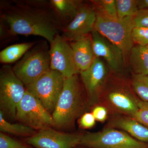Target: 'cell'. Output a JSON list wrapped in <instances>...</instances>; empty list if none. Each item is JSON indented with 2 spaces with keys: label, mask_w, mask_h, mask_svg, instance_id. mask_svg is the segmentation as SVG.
<instances>
[{
  "label": "cell",
  "mask_w": 148,
  "mask_h": 148,
  "mask_svg": "<svg viewBox=\"0 0 148 148\" xmlns=\"http://www.w3.org/2000/svg\"><path fill=\"white\" fill-rule=\"evenodd\" d=\"M82 135L65 133L51 127L38 130L26 139L29 145L37 148H74L79 145Z\"/></svg>",
  "instance_id": "10"
},
{
  "label": "cell",
  "mask_w": 148,
  "mask_h": 148,
  "mask_svg": "<svg viewBox=\"0 0 148 148\" xmlns=\"http://www.w3.org/2000/svg\"><path fill=\"white\" fill-rule=\"evenodd\" d=\"M132 86L135 92L142 101L148 102V76L134 75Z\"/></svg>",
  "instance_id": "22"
},
{
  "label": "cell",
  "mask_w": 148,
  "mask_h": 148,
  "mask_svg": "<svg viewBox=\"0 0 148 148\" xmlns=\"http://www.w3.org/2000/svg\"><path fill=\"white\" fill-rule=\"evenodd\" d=\"M14 37L11 33L8 27L0 20V39L1 42H5L10 38Z\"/></svg>",
  "instance_id": "29"
},
{
  "label": "cell",
  "mask_w": 148,
  "mask_h": 148,
  "mask_svg": "<svg viewBox=\"0 0 148 148\" xmlns=\"http://www.w3.org/2000/svg\"><path fill=\"white\" fill-rule=\"evenodd\" d=\"M119 18L133 17L139 10L138 0H116Z\"/></svg>",
  "instance_id": "21"
},
{
  "label": "cell",
  "mask_w": 148,
  "mask_h": 148,
  "mask_svg": "<svg viewBox=\"0 0 148 148\" xmlns=\"http://www.w3.org/2000/svg\"><path fill=\"white\" fill-rule=\"evenodd\" d=\"M92 113L96 120L101 122L104 121L107 118L108 115L107 110L102 106L95 107L92 110Z\"/></svg>",
  "instance_id": "30"
},
{
  "label": "cell",
  "mask_w": 148,
  "mask_h": 148,
  "mask_svg": "<svg viewBox=\"0 0 148 148\" xmlns=\"http://www.w3.org/2000/svg\"><path fill=\"white\" fill-rule=\"evenodd\" d=\"M91 2L95 9L111 17L118 18L116 0H94Z\"/></svg>",
  "instance_id": "23"
},
{
  "label": "cell",
  "mask_w": 148,
  "mask_h": 148,
  "mask_svg": "<svg viewBox=\"0 0 148 148\" xmlns=\"http://www.w3.org/2000/svg\"><path fill=\"white\" fill-rule=\"evenodd\" d=\"M0 3V20L14 36H39L50 44L64 29L49 1L11 0Z\"/></svg>",
  "instance_id": "1"
},
{
  "label": "cell",
  "mask_w": 148,
  "mask_h": 148,
  "mask_svg": "<svg viewBox=\"0 0 148 148\" xmlns=\"http://www.w3.org/2000/svg\"><path fill=\"white\" fill-rule=\"evenodd\" d=\"M16 120L35 130L54 126L52 114L34 95L27 89L17 107Z\"/></svg>",
  "instance_id": "7"
},
{
  "label": "cell",
  "mask_w": 148,
  "mask_h": 148,
  "mask_svg": "<svg viewBox=\"0 0 148 148\" xmlns=\"http://www.w3.org/2000/svg\"><path fill=\"white\" fill-rule=\"evenodd\" d=\"M49 44L51 70L59 72L66 78L79 74L69 41L58 34Z\"/></svg>",
  "instance_id": "9"
},
{
  "label": "cell",
  "mask_w": 148,
  "mask_h": 148,
  "mask_svg": "<svg viewBox=\"0 0 148 148\" xmlns=\"http://www.w3.org/2000/svg\"><path fill=\"white\" fill-rule=\"evenodd\" d=\"M12 69L25 86L31 84L49 71V47L47 42L35 45Z\"/></svg>",
  "instance_id": "4"
},
{
  "label": "cell",
  "mask_w": 148,
  "mask_h": 148,
  "mask_svg": "<svg viewBox=\"0 0 148 148\" xmlns=\"http://www.w3.org/2000/svg\"><path fill=\"white\" fill-rule=\"evenodd\" d=\"M95 120L94 116L91 113H86L82 116L79 120V123L82 127L90 128L95 124Z\"/></svg>",
  "instance_id": "28"
},
{
  "label": "cell",
  "mask_w": 148,
  "mask_h": 148,
  "mask_svg": "<svg viewBox=\"0 0 148 148\" xmlns=\"http://www.w3.org/2000/svg\"><path fill=\"white\" fill-rule=\"evenodd\" d=\"M0 148H29L21 142L1 132L0 133Z\"/></svg>",
  "instance_id": "26"
},
{
  "label": "cell",
  "mask_w": 148,
  "mask_h": 148,
  "mask_svg": "<svg viewBox=\"0 0 148 148\" xmlns=\"http://www.w3.org/2000/svg\"><path fill=\"white\" fill-rule=\"evenodd\" d=\"M79 145L90 148H147L145 143L126 132L107 129L82 135Z\"/></svg>",
  "instance_id": "8"
},
{
  "label": "cell",
  "mask_w": 148,
  "mask_h": 148,
  "mask_svg": "<svg viewBox=\"0 0 148 148\" xmlns=\"http://www.w3.org/2000/svg\"><path fill=\"white\" fill-rule=\"evenodd\" d=\"M96 10L94 30L117 47L126 58L134 46L132 31L134 27L133 17L111 18L100 11Z\"/></svg>",
  "instance_id": "3"
},
{
  "label": "cell",
  "mask_w": 148,
  "mask_h": 148,
  "mask_svg": "<svg viewBox=\"0 0 148 148\" xmlns=\"http://www.w3.org/2000/svg\"><path fill=\"white\" fill-rule=\"evenodd\" d=\"M65 79L59 72L50 69L25 87L52 114L63 90Z\"/></svg>",
  "instance_id": "6"
},
{
  "label": "cell",
  "mask_w": 148,
  "mask_h": 148,
  "mask_svg": "<svg viewBox=\"0 0 148 148\" xmlns=\"http://www.w3.org/2000/svg\"><path fill=\"white\" fill-rule=\"evenodd\" d=\"M114 124L136 140L148 143V127L132 118H120L116 121Z\"/></svg>",
  "instance_id": "18"
},
{
  "label": "cell",
  "mask_w": 148,
  "mask_h": 148,
  "mask_svg": "<svg viewBox=\"0 0 148 148\" xmlns=\"http://www.w3.org/2000/svg\"><path fill=\"white\" fill-rule=\"evenodd\" d=\"M132 40L137 45H148V28L134 27L132 31Z\"/></svg>",
  "instance_id": "24"
},
{
  "label": "cell",
  "mask_w": 148,
  "mask_h": 148,
  "mask_svg": "<svg viewBox=\"0 0 148 148\" xmlns=\"http://www.w3.org/2000/svg\"><path fill=\"white\" fill-rule=\"evenodd\" d=\"M108 100L112 106L122 112L133 116L138 110L137 98L122 87L111 89L108 93Z\"/></svg>",
  "instance_id": "15"
},
{
  "label": "cell",
  "mask_w": 148,
  "mask_h": 148,
  "mask_svg": "<svg viewBox=\"0 0 148 148\" xmlns=\"http://www.w3.org/2000/svg\"><path fill=\"white\" fill-rule=\"evenodd\" d=\"M84 108L77 75L65 79L63 90L52 114L54 126L61 129L71 127Z\"/></svg>",
  "instance_id": "2"
},
{
  "label": "cell",
  "mask_w": 148,
  "mask_h": 148,
  "mask_svg": "<svg viewBox=\"0 0 148 148\" xmlns=\"http://www.w3.org/2000/svg\"><path fill=\"white\" fill-rule=\"evenodd\" d=\"M70 43L73 51L76 64L79 71L87 70L96 58L92 49L90 35Z\"/></svg>",
  "instance_id": "14"
},
{
  "label": "cell",
  "mask_w": 148,
  "mask_h": 148,
  "mask_svg": "<svg viewBox=\"0 0 148 148\" xmlns=\"http://www.w3.org/2000/svg\"></svg>",
  "instance_id": "32"
},
{
  "label": "cell",
  "mask_w": 148,
  "mask_h": 148,
  "mask_svg": "<svg viewBox=\"0 0 148 148\" xmlns=\"http://www.w3.org/2000/svg\"><path fill=\"white\" fill-rule=\"evenodd\" d=\"M107 65L103 59L96 57L87 70L79 72L90 105L98 100L101 90L108 75Z\"/></svg>",
  "instance_id": "13"
},
{
  "label": "cell",
  "mask_w": 148,
  "mask_h": 148,
  "mask_svg": "<svg viewBox=\"0 0 148 148\" xmlns=\"http://www.w3.org/2000/svg\"><path fill=\"white\" fill-rule=\"evenodd\" d=\"M96 12L93 5L83 3L73 19L62 30V36L69 42L90 34L94 30Z\"/></svg>",
  "instance_id": "11"
},
{
  "label": "cell",
  "mask_w": 148,
  "mask_h": 148,
  "mask_svg": "<svg viewBox=\"0 0 148 148\" xmlns=\"http://www.w3.org/2000/svg\"><path fill=\"white\" fill-rule=\"evenodd\" d=\"M0 130L3 133L16 136L31 137L36 133V130L22 123H12L8 121L0 112Z\"/></svg>",
  "instance_id": "20"
},
{
  "label": "cell",
  "mask_w": 148,
  "mask_h": 148,
  "mask_svg": "<svg viewBox=\"0 0 148 148\" xmlns=\"http://www.w3.org/2000/svg\"><path fill=\"white\" fill-rule=\"evenodd\" d=\"M90 35L95 57L104 59L113 71L120 72L125 62V58L121 51L95 30Z\"/></svg>",
  "instance_id": "12"
},
{
  "label": "cell",
  "mask_w": 148,
  "mask_h": 148,
  "mask_svg": "<svg viewBox=\"0 0 148 148\" xmlns=\"http://www.w3.org/2000/svg\"><path fill=\"white\" fill-rule=\"evenodd\" d=\"M128 57L134 75H148V45L133 46Z\"/></svg>",
  "instance_id": "17"
},
{
  "label": "cell",
  "mask_w": 148,
  "mask_h": 148,
  "mask_svg": "<svg viewBox=\"0 0 148 148\" xmlns=\"http://www.w3.org/2000/svg\"><path fill=\"white\" fill-rule=\"evenodd\" d=\"M133 18L134 27L148 28V9L139 10Z\"/></svg>",
  "instance_id": "27"
},
{
  "label": "cell",
  "mask_w": 148,
  "mask_h": 148,
  "mask_svg": "<svg viewBox=\"0 0 148 148\" xmlns=\"http://www.w3.org/2000/svg\"><path fill=\"white\" fill-rule=\"evenodd\" d=\"M35 44L33 42L22 43L6 47L0 52V62L5 64L15 62L22 58Z\"/></svg>",
  "instance_id": "19"
},
{
  "label": "cell",
  "mask_w": 148,
  "mask_h": 148,
  "mask_svg": "<svg viewBox=\"0 0 148 148\" xmlns=\"http://www.w3.org/2000/svg\"><path fill=\"white\" fill-rule=\"evenodd\" d=\"M26 92L25 85L12 68L8 64L3 65L0 70V112L5 118L16 120L17 107Z\"/></svg>",
  "instance_id": "5"
},
{
  "label": "cell",
  "mask_w": 148,
  "mask_h": 148,
  "mask_svg": "<svg viewBox=\"0 0 148 148\" xmlns=\"http://www.w3.org/2000/svg\"><path fill=\"white\" fill-rule=\"evenodd\" d=\"M137 104L138 112L132 118L148 127V102L137 99Z\"/></svg>",
  "instance_id": "25"
},
{
  "label": "cell",
  "mask_w": 148,
  "mask_h": 148,
  "mask_svg": "<svg viewBox=\"0 0 148 148\" xmlns=\"http://www.w3.org/2000/svg\"><path fill=\"white\" fill-rule=\"evenodd\" d=\"M139 10L148 9V0H138Z\"/></svg>",
  "instance_id": "31"
},
{
  "label": "cell",
  "mask_w": 148,
  "mask_h": 148,
  "mask_svg": "<svg viewBox=\"0 0 148 148\" xmlns=\"http://www.w3.org/2000/svg\"><path fill=\"white\" fill-rule=\"evenodd\" d=\"M51 5L64 27L67 26L77 13L83 2L78 0H50Z\"/></svg>",
  "instance_id": "16"
}]
</instances>
